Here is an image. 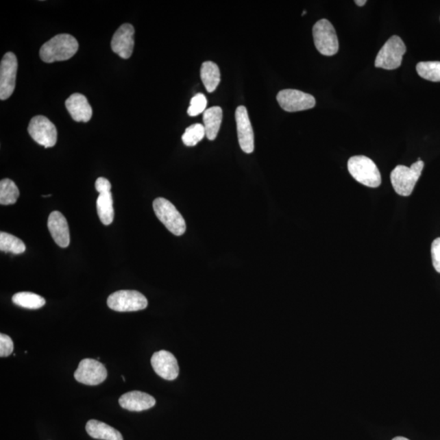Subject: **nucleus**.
<instances>
[{"label":"nucleus","instance_id":"1","mask_svg":"<svg viewBox=\"0 0 440 440\" xmlns=\"http://www.w3.org/2000/svg\"><path fill=\"white\" fill-rule=\"evenodd\" d=\"M79 49V42L71 34H58L41 47L40 58L46 63L71 59Z\"/></svg>","mask_w":440,"mask_h":440},{"label":"nucleus","instance_id":"2","mask_svg":"<svg viewBox=\"0 0 440 440\" xmlns=\"http://www.w3.org/2000/svg\"><path fill=\"white\" fill-rule=\"evenodd\" d=\"M424 162L418 158L411 167L397 166L391 173V181L396 193L403 197L411 196L419 180Z\"/></svg>","mask_w":440,"mask_h":440},{"label":"nucleus","instance_id":"3","mask_svg":"<svg viewBox=\"0 0 440 440\" xmlns=\"http://www.w3.org/2000/svg\"><path fill=\"white\" fill-rule=\"evenodd\" d=\"M348 171L357 182L369 188H378L382 177L376 164L365 156H354L349 159Z\"/></svg>","mask_w":440,"mask_h":440},{"label":"nucleus","instance_id":"4","mask_svg":"<svg viewBox=\"0 0 440 440\" xmlns=\"http://www.w3.org/2000/svg\"><path fill=\"white\" fill-rule=\"evenodd\" d=\"M156 217L165 225L171 234L175 236L183 235L186 231V223L171 201L163 197L156 198L153 204Z\"/></svg>","mask_w":440,"mask_h":440},{"label":"nucleus","instance_id":"5","mask_svg":"<svg viewBox=\"0 0 440 440\" xmlns=\"http://www.w3.org/2000/svg\"><path fill=\"white\" fill-rule=\"evenodd\" d=\"M313 38L319 53L331 57L338 53L339 44L335 29L329 21L321 19L314 25Z\"/></svg>","mask_w":440,"mask_h":440},{"label":"nucleus","instance_id":"6","mask_svg":"<svg viewBox=\"0 0 440 440\" xmlns=\"http://www.w3.org/2000/svg\"><path fill=\"white\" fill-rule=\"evenodd\" d=\"M406 46L401 38L392 36L383 45L375 60V66L391 71L399 68L402 63Z\"/></svg>","mask_w":440,"mask_h":440},{"label":"nucleus","instance_id":"7","mask_svg":"<svg viewBox=\"0 0 440 440\" xmlns=\"http://www.w3.org/2000/svg\"><path fill=\"white\" fill-rule=\"evenodd\" d=\"M107 304L115 312H137L148 307V300L136 291H119L108 297Z\"/></svg>","mask_w":440,"mask_h":440},{"label":"nucleus","instance_id":"8","mask_svg":"<svg viewBox=\"0 0 440 440\" xmlns=\"http://www.w3.org/2000/svg\"><path fill=\"white\" fill-rule=\"evenodd\" d=\"M28 132L36 143L45 148H51L57 144V127L45 116H36L30 120Z\"/></svg>","mask_w":440,"mask_h":440},{"label":"nucleus","instance_id":"9","mask_svg":"<svg viewBox=\"0 0 440 440\" xmlns=\"http://www.w3.org/2000/svg\"><path fill=\"white\" fill-rule=\"evenodd\" d=\"M277 99L280 106L287 112L308 110L316 106V99L312 95L295 89L280 90Z\"/></svg>","mask_w":440,"mask_h":440},{"label":"nucleus","instance_id":"10","mask_svg":"<svg viewBox=\"0 0 440 440\" xmlns=\"http://www.w3.org/2000/svg\"><path fill=\"white\" fill-rule=\"evenodd\" d=\"M17 59L14 53H7L0 64V99L5 101L14 93L16 87Z\"/></svg>","mask_w":440,"mask_h":440},{"label":"nucleus","instance_id":"11","mask_svg":"<svg viewBox=\"0 0 440 440\" xmlns=\"http://www.w3.org/2000/svg\"><path fill=\"white\" fill-rule=\"evenodd\" d=\"M106 366L93 359L82 360L75 372L76 380L88 386H97L107 378Z\"/></svg>","mask_w":440,"mask_h":440},{"label":"nucleus","instance_id":"12","mask_svg":"<svg viewBox=\"0 0 440 440\" xmlns=\"http://www.w3.org/2000/svg\"><path fill=\"white\" fill-rule=\"evenodd\" d=\"M235 118L241 149L245 154H252L254 149V136L247 108L243 106L237 107Z\"/></svg>","mask_w":440,"mask_h":440},{"label":"nucleus","instance_id":"13","mask_svg":"<svg viewBox=\"0 0 440 440\" xmlns=\"http://www.w3.org/2000/svg\"><path fill=\"white\" fill-rule=\"evenodd\" d=\"M151 365L155 373L166 380H175L179 376L178 362L169 352L162 350L155 352L151 358Z\"/></svg>","mask_w":440,"mask_h":440},{"label":"nucleus","instance_id":"14","mask_svg":"<svg viewBox=\"0 0 440 440\" xmlns=\"http://www.w3.org/2000/svg\"><path fill=\"white\" fill-rule=\"evenodd\" d=\"M135 29L131 24H123L117 29L111 41V47L114 53L121 58L128 59L133 53L135 40H134Z\"/></svg>","mask_w":440,"mask_h":440},{"label":"nucleus","instance_id":"15","mask_svg":"<svg viewBox=\"0 0 440 440\" xmlns=\"http://www.w3.org/2000/svg\"><path fill=\"white\" fill-rule=\"evenodd\" d=\"M47 228L56 243L60 247L66 248L71 243L70 230L67 220L59 211H53L47 220Z\"/></svg>","mask_w":440,"mask_h":440},{"label":"nucleus","instance_id":"16","mask_svg":"<svg viewBox=\"0 0 440 440\" xmlns=\"http://www.w3.org/2000/svg\"><path fill=\"white\" fill-rule=\"evenodd\" d=\"M119 404L128 411L141 412L153 408L156 404V400L145 392L133 391L121 396Z\"/></svg>","mask_w":440,"mask_h":440},{"label":"nucleus","instance_id":"17","mask_svg":"<svg viewBox=\"0 0 440 440\" xmlns=\"http://www.w3.org/2000/svg\"><path fill=\"white\" fill-rule=\"evenodd\" d=\"M66 109L75 122L88 123L93 117L92 106L87 97L80 93L72 94L66 101Z\"/></svg>","mask_w":440,"mask_h":440},{"label":"nucleus","instance_id":"18","mask_svg":"<svg viewBox=\"0 0 440 440\" xmlns=\"http://www.w3.org/2000/svg\"><path fill=\"white\" fill-rule=\"evenodd\" d=\"M86 430L90 437L102 440H123L119 430L103 422L90 420L86 425Z\"/></svg>","mask_w":440,"mask_h":440},{"label":"nucleus","instance_id":"19","mask_svg":"<svg viewBox=\"0 0 440 440\" xmlns=\"http://www.w3.org/2000/svg\"><path fill=\"white\" fill-rule=\"evenodd\" d=\"M223 119V110L219 106L209 108L204 112V122L206 136L209 140L217 138Z\"/></svg>","mask_w":440,"mask_h":440},{"label":"nucleus","instance_id":"20","mask_svg":"<svg viewBox=\"0 0 440 440\" xmlns=\"http://www.w3.org/2000/svg\"><path fill=\"white\" fill-rule=\"evenodd\" d=\"M97 210L99 218L103 225H110L114 221V210L113 195L111 192L99 194L97 201Z\"/></svg>","mask_w":440,"mask_h":440},{"label":"nucleus","instance_id":"21","mask_svg":"<svg viewBox=\"0 0 440 440\" xmlns=\"http://www.w3.org/2000/svg\"><path fill=\"white\" fill-rule=\"evenodd\" d=\"M201 77L207 92H215L220 83V71L217 64L212 62L202 64Z\"/></svg>","mask_w":440,"mask_h":440},{"label":"nucleus","instance_id":"22","mask_svg":"<svg viewBox=\"0 0 440 440\" xmlns=\"http://www.w3.org/2000/svg\"><path fill=\"white\" fill-rule=\"evenodd\" d=\"M12 303L19 307L27 309H40L46 304V301L40 295L32 292L16 293L12 296Z\"/></svg>","mask_w":440,"mask_h":440},{"label":"nucleus","instance_id":"23","mask_svg":"<svg viewBox=\"0 0 440 440\" xmlns=\"http://www.w3.org/2000/svg\"><path fill=\"white\" fill-rule=\"evenodd\" d=\"M20 195L16 184L10 179L0 181V204L8 206L15 204Z\"/></svg>","mask_w":440,"mask_h":440},{"label":"nucleus","instance_id":"24","mask_svg":"<svg viewBox=\"0 0 440 440\" xmlns=\"http://www.w3.org/2000/svg\"><path fill=\"white\" fill-rule=\"evenodd\" d=\"M25 243L19 237L3 232L0 234V250L2 252L21 254L25 252Z\"/></svg>","mask_w":440,"mask_h":440},{"label":"nucleus","instance_id":"25","mask_svg":"<svg viewBox=\"0 0 440 440\" xmlns=\"http://www.w3.org/2000/svg\"><path fill=\"white\" fill-rule=\"evenodd\" d=\"M416 69L422 79L440 82V62H421L417 64Z\"/></svg>","mask_w":440,"mask_h":440},{"label":"nucleus","instance_id":"26","mask_svg":"<svg viewBox=\"0 0 440 440\" xmlns=\"http://www.w3.org/2000/svg\"><path fill=\"white\" fill-rule=\"evenodd\" d=\"M206 136L204 125L196 123L186 128L182 136L183 143L188 147L197 145Z\"/></svg>","mask_w":440,"mask_h":440},{"label":"nucleus","instance_id":"27","mask_svg":"<svg viewBox=\"0 0 440 440\" xmlns=\"http://www.w3.org/2000/svg\"><path fill=\"white\" fill-rule=\"evenodd\" d=\"M207 100L205 95L198 93L191 99V106L188 109V114L194 117L206 111Z\"/></svg>","mask_w":440,"mask_h":440},{"label":"nucleus","instance_id":"28","mask_svg":"<svg viewBox=\"0 0 440 440\" xmlns=\"http://www.w3.org/2000/svg\"><path fill=\"white\" fill-rule=\"evenodd\" d=\"M14 345L10 336L0 334V356L8 357L14 352Z\"/></svg>","mask_w":440,"mask_h":440},{"label":"nucleus","instance_id":"29","mask_svg":"<svg viewBox=\"0 0 440 440\" xmlns=\"http://www.w3.org/2000/svg\"><path fill=\"white\" fill-rule=\"evenodd\" d=\"M431 256L435 269L440 273V237L435 239L431 245Z\"/></svg>","mask_w":440,"mask_h":440},{"label":"nucleus","instance_id":"30","mask_svg":"<svg viewBox=\"0 0 440 440\" xmlns=\"http://www.w3.org/2000/svg\"><path fill=\"white\" fill-rule=\"evenodd\" d=\"M95 186H96L97 191L99 193L110 192L111 191V184L110 181L103 178V177H100V178L97 180Z\"/></svg>","mask_w":440,"mask_h":440},{"label":"nucleus","instance_id":"31","mask_svg":"<svg viewBox=\"0 0 440 440\" xmlns=\"http://www.w3.org/2000/svg\"><path fill=\"white\" fill-rule=\"evenodd\" d=\"M355 3H356V5L362 7L365 5L367 1L366 0H356Z\"/></svg>","mask_w":440,"mask_h":440},{"label":"nucleus","instance_id":"32","mask_svg":"<svg viewBox=\"0 0 440 440\" xmlns=\"http://www.w3.org/2000/svg\"><path fill=\"white\" fill-rule=\"evenodd\" d=\"M392 440H409V439H408L406 438H404V437H395V439H393Z\"/></svg>","mask_w":440,"mask_h":440},{"label":"nucleus","instance_id":"33","mask_svg":"<svg viewBox=\"0 0 440 440\" xmlns=\"http://www.w3.org/2000/svg\"><path fill=\"white\" fill-rule=\"evenodd\" d=\"M51 194H49V195H44V196H42V197H51Z\"/></svg>","mask_w":440,"mask_h":440},{"label":"nucleus","instance_id":"34","mask_svg":"<svg viewBox=\"0 0 440 440\" xmlns=\"http://www.w3.org/2000/svg\"><path fill=\"white\" fill-rule=\"evenodd\" d=\"M306 14H307V11H304L303 14H302V16H304Z\"/></svg>","mask_w":440,"mask_h":440},{"label":"nucleus","instance_id":"35","mask_svg":"<svg viewBox=\"0 0 440 440\" xmlns=\"http://www.w3.org/2000/svg\"><path fill=\"white\" fill-rule=\"evenodd\" d=\"M122 378H123V380L125 382V378H124V376H123Z\"/></svg>","mask_w":440,"mask_h":440}]
</instances>
